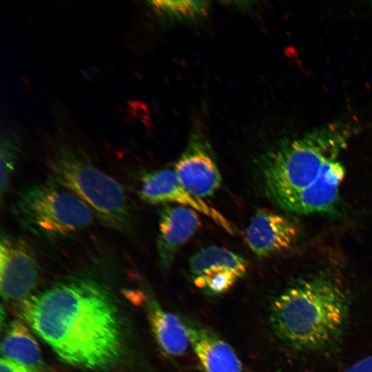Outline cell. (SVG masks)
<instances>
[{
	"label": "cell",
	"instance_id": "6da1fadb",
	"mask_svg": "<svg viewBox=\"0 0 372 372\" xmlns=\"http://www.w3.org/2000/svg\"><path fill=\"white\" fill-rule=\"evenodd\" d=\"M19 314L63 360L90 369L114 364L122 349L121 323L110 293L75 278L21 302Z\"/></svg>",
	"mask_w": 372,
	"mask_h": 372
},
{
	"label": "cell",
	"instance_id": "7a4b0ae2",
	"mask_svg": "<svg viewBox=\"0 0 372 372\" xmlns=\"http://www.w3.org/2000/svg\"><path fill=\"white\" fill-rule=\"evenodd\" d=\"M350 126L336 122L280 143L261 159L266 189L282 209L298 214L336 209L345 168L340 158Z\"/></svg>",
	"mask_w": 372,
	"mask_h": 372
},
{
	"label": "cell",
	"instance_id": "3957f363",
	"mask_svg": "<svg viewBox=\"0 0 372 372\" xmlns=\"http://www.w3.org/2000/svg\"><path fill=\"white\" fill-rule=\"evenodd\" d=\"M349 316V302L342 287L320 276L303 279L280 294L271 303L269 321L287 346L318 351L340 340Z\"/></svg>",
	"mask_w": 372,
	"mask_h": 372
},
{
	"label": "cell",
	"instance_id": "277c9868",
	"mask_svg": "<svg viewBox=\"0 0 372 372\" xmlns=\"http://www.w3.org/2000/svg\"><path fill=\"white\" fill-rule=\"evenodd\" d=\"M51 180L84 201L101 220L120 231L131 225V206L122 185L88 161L61 149L48 163Z\"/></svg>",
	"mask_w": 372,
	"mask_h": 372
},
{
	"label": "cell",
	"instance_id": "5b68a950",
	"mask_svg": "<svg viewBox=\"0 0 372 372\" xmlns=\"http://www.w3.org/2000/svg\"><path fill=\"white\" fill-rule=\"evenodd\" d=\"M13 212L24 228L48 239L86 229L95 214L76 195L51 180L23 190L14 204Z\"/></svg>",
	"mask_w": 372,
	"mask_h": 372
},
{
	"label": "cell",
	"instance_id": "8992f818",
	"mask_svg": "<svg viewBox=\"0 0 372 372\" xmlns=\"http://www.w3.org/2000/svg\"><path fill=\"white\" fill-rule=\"evenodd\" d=\"M39 277V266L32 247L23 238L1 232L0 289L3 299L21 303L30 297Z\"/></svg>",
	"mask_w": 372,
	"mask_h": 372
},
{
	"label": "cell",
	"instance_id": "52a82bcc",
	"mask_svg": "<svg viewBox=\"0 0 372 372\" xmlns=\"http://www.w3.org/2000/svg\"><path fill=\"white\" fill-rule=\"evenodd\" d=\"M174 170L181 184L200 198L211 196L221 185V175L212 148L198 127L190 133Z\"/></svg>",
	"mask_w": 372,
	"mask_h": 372
},
{
	"label": "cell",
	"instance_id": "ba28073f",
	"mask_svg": "<svg viewBox=\"0 0 372 372\" xmlns=\"http://www.w3.org/2000/svg\"><path fill=\"white\" fill-rule=\"evenodd\" d=\"M141 198L149 204L176 203L194 209L216 223L230 234L235 229L216 209L189 192L180 182L174 169H162L144 174L138 191Z\"/></svg>",
	"mask_w": 372,
	"mask_h": 372
},
{
	"label": "cell",
	"instance_id": "9c48e42d",
	"mask_svg": "<svg viewBox=\"0 0 372 372\" xmlns=\"http://www.w3.org/2000/svg\"><path fill=\"white\" fill-rule=\"evenodd\" d=\"M298 227L286 217L266 209H258L245 231L249 249L267 257L289 249L298 236Z\"/></svg>",
	"mask_w": 372,
	"mask_h": 372
},
{
	"label": "cell",
	"instance_id": "30bf717a",
	"mask_svg": "<svg viewBox=\"0 0 372 372\" xmlns=\"http://www.w3.org/2000/svg\"><path fill=\"white\" fill-rule=\"evenodd\" d=\"M200 225L198 212L182 205H166L160 213L158 251L161 262L169 266L179 249Z\"/></svg>",
	"mask_w": 372,
	"mask_h": 372
},
{
	"label": "cell",
	"instance_id": "8fae6325",
	"mask_svg": "<svg viewBox=\"0 0 372 372\" xmlns=\"http://www.w3.org/2000/svg\"><path fill=\"white\" fill-rule=\"evenodd\" d=\"M183 320L205 372H242V362L228 343L200 323L189 318Z\"/></svg>",
	"mask_w": 372,
	"mask_h": 372
},
{
	"label": "cell",
	"instance_id": "7c38bea8",
	"mask_svg": "<svg viewBox=\"0 0 372 372\" xmlns=\"http://www.w3.org/2000/svg\"><path fill=\"white\" fill-rule=\"evenodd\" d=\"M150 327L161 349L167 354L179 356L190 345L183 320L164 310L154 299L147 303Z\"/></svg>",
	"mask_w": 372,
	"mask_h": 372
},
{
	"label": "cell",
	"instance_id": "4fadbf2b",
	"mask_svg": "<svg viewBox=\"0 0 372 372\" xmlns=\"http://www.w3.org/2000/svg\"><path fill=\"white\" fill-rule=\"evenodd\" d=\"M4 358L39 372L43 361L39 344L25 324L12 321L6 330L1 345Z\"/></svg>",
	"mask_w": 372,
	"mask_h": 372
},
{
	"label": "cell",
	"instance_id": "5bb4252c",
	"mask_svg": "<svg viewBox=\"0 0 372 372\" xmlns=\"http://www.w3.org/2000/svg\"><path fill=\"white\" fill-rule=\"evenodd\" d=\"M247 267V261L240 255L215 245L200 249L189 260L192 278L214 269H226L242 278L246 273Z\"/></svg>",
	"mask_w": 372,
	"mask_h": 372
},
{
	"label": "cell",
	"instance_id": "9a60e30c",
	"mask_svg": "<svg viewBox=\"0 0 372 372\" xmlns=\"http://www.w3.org/2000/svg\"><path fill=\"white\" fill-rule=\"evenodd\" d=\"M149 3L158 14L178 20L203 17L209 9L208 1H152Z\"/></svg>",
	"mask_w": 372,
	"mask_h": 372
},
{
	"label": "cell",
	"instance_id": "2e32d148",
	"mask_svg": "<svg viewBox=\"0 0 372 372\" xmlns=\"http://www.w3.org/2000/svg\"><path fill=\"white\" fill-rule=\"evenodd\" d=\"M240 278L226 269H214L193 278L194 285L207 295H220L228 291Z\"/></svg>",
	"mask_w": 372,
	"mask_h": 372
},
{
	"label": "cell",
	"instance_id": "e0dca14e",
	"mask_svg": "<svg viewBox=\"0 0 372 372\" xmlns=\"http://www.w3.org/2000/svg\"><path fill=\"white\" fill-rule=\"evenodd\" d=\"M21 153L19 138L12 134L1 136L0 145L1 158V195L8 189L12 175L15 169Z\"/></svg>",
	"mask_w": 372,
	"mask_h": 372
},
{
	"label": "cell",
	"instance_id": "ac0fdd59",
	"mask_svg": "<svg viewBox=\"0 0 372 372\" xmlns=\"http://www.w3.org/2000/svg\"><path fill=\"white\" fill-rule=\"evenodd\" d=\"M0 372H39L25 366L19 364L8 359L1 358Z\"/></svg>",
	"mask_w": 372,
	"mask_h": 372
},
{
	"label": "cell",
	"instance_id": "d6986e66",
	"mask_svg": "<svg viewBox=\"0 0 372 372\" xmlns=\"http://www.w3.org/2000/svg\"><path fill=\"white\" fill-rule=\"evenodd\" d=\"M344 372H372V355L359 360L346 369Z\"/></svg>",
	"mask_w": 372,
	"mask_h": 372
}]
</instances>
